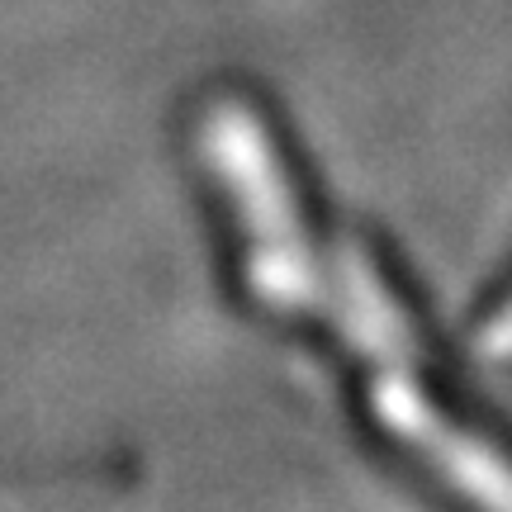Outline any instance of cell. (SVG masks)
<instances>
[{
	"instance_id": "1",
	"label": "cell",
	"mask_w": 512,
	"mask_h": 512,
	"mask_svg": "<svg viewBox=\"0 0 512 512\" xmlns=\"http://www.w3.org/2000/svg\"><path fill=\"white\" fill-rule=\"evenodd\" d=\"M204 147L219 166L223 185L238 195L242 223L252 233V290L275 309H304L318 299V275L309 261V238L299 228L285 171L271 138L242 105H219L204 124Z\"/></svg>"
},
{
	"instance_id": "3",
	"label": "cell",
	"mask_w": 512,
	"mask_h": 512,
	"mask_svg": "<svg viewBox=\"0 0 512 512\" xmlns=\"http://www.w3.org/2000/svg\"><path fill=\"white\" fill-rule=\"evenodd\" d=\"M337 275H342V299H347V332L356 337V347H366L370 356H380L389 366H403L413 347H408V328H403L394 299L384 294L380 275L356 252L337 261Z\"/></svg>"
},
{
	"instance_id": "2",
	"label": "cell",
	"mask_w": 512,
	"mask_h": 512,
	"mask_svg": "<svg viewBox=\"0 0 512 512\" xmlns=\"http://www.w3.org/2000/svg\"><path fill=\"white\" fill-rule=\"evenodd\" d=\"M375 413L380 422L403 437L408 446H418L422 456L437 465L446 479H456L460 489H470L484 503H512V470L494 451H484L479 441H470L465 432L446 427L441 413L427 403L418 384L408 380L403 370H389L380 384H375Z\"/></svg>"
}]
</instances>
